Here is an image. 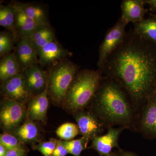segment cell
Listing matches in <instances>:
<instances>
[{
    "mask_svg": "<svg viewBox=\"0 0 156 156\" xmlns=\"http://www.w3.org/2000/svg\"><path fill=\"white\" fill-rule=\"evenodd\" d=\"M27 151L25 147L16 149L8 150L5 156H25Z\"/></svg>",
    "mask_w": 156,
    "mask_h": 156,
    "instance_id": "f1b7e54d",
    "label": "cell"
},
{
    "mask_svg": "<svg viewBox=\"0 0 156 156\" xmlns=\"http://www.w3.org/2000/svg\"><path fill=\"white\" fill-rule=\"evenodd\" d=\"M1 91L5 98L24 104L31 95L26 87L22 73L2 82Z\"/></svg>",
    "mask_w": 156,
    "mask_h": 156,
    "instance_id": "52a82bcc",
    "label": "cell"
},
{
    "mask_svg": "<svg viewBox=\"0 0 156 156\" xmlns=\"http://www.w3.org/2000/svg\"><path fill=\"white\" fill-rule=\"evenodd\" d=\"M68 152L65 147L62 144L61 140H58V144L53 151L52 156H66Z\"/></svg>",
    "mask_w": 156,
    "mask_h": 156,
    "instance_id": "83f0119b",
    "label": "cell"
},
{
    "mask_svg": "<svg viewBox=\"0 0 156 156\" xmlns=\"http://www.w3.org/2000/svg\"><path fill=\"white\" fill-rule=\"evenodd\" d=\"M140 127L145 132L156 134V101L149 105L143 114Z\"/></svg>",
    "mask_w": 156,
    "mask_h": 156,
    "instance_id": "44dd1931",
    "label": "cell"
},
{
    "mask_svg": "<svg viewBox=\"0 0 156 156\" xmlns=\"http://www.w3.org/2000/svg\"><path fill=\"white\" fill-rule=\"evenodd\" d=\"M16 11L14 4L1 5L0 8V25L11 32L15 37L17 36L15 29Z\"/></svg>",
    "mask_w": 156,
    "mask_h": 156,
    "instance_id": "d6986e66",
    "label": "cell"
},
{
    "mask_svg": "<svg viewBox=\"0 0 156 156\" xmlns=\"http://www.w3.org/2000/svg\"><path fill=\"white\" fill-rule=\"evenodd\" d=\"M22 72L14 53L2 57L0 61V80L2 83Z\"/></svg>",
    "mask_w": 156,
    "mask_h": 156,
    "instance_id": "2e32d148",
    "label": "cell"
},
{
    "mask_svg": "<svg viewBox=\"0 0 156 156\" xmlns=\"http://www.w3.org/2000/svg\"><path fill=\"white\" fill-rule=\"evenodd\" d=\"M154 16H155V18L156 19V15H154Z\"/></svg>",
    "mask_w": 156,
    "mask_h": 156,
    "instance_id": "836d02e7",
    "label": "cell"
},
{
    "mask_svg": "<svg viewBox=\"0 0 156 156\" xmlns=\"http://www.w3.org/2000/svg\"><path fill=\"white\" fill-rule=\"evenodd\" d=\"M101 80L98 71L84 69L77 73L66 92L65 108L75 113L82 111L95 97Z\"/></svg>",
    "mask_w": 156,
    "mask_h": 156,
    "instance_id": "3957f363",
    "label": "cell"
},
{
    "mask_svg": "<svg viewBox=\"0 0 156 156\" xmlns=\"http://www.w3.org/2000/svg\"><path fill=\"white\" fill-rule=\"evenodd\" d=\"M14 5L16 9L15 29L17 36L20 38H30L39 24L24 13L19 3H15Z\"/></svg>",
    "mask_w": 156,
    "mask_h": 156,
    "instance_id": "9a60e30c",
    "label": "cell"
},
{
    "mask_svg": "<svg viewBox=\"0 0 156 156\" xmlns=\"http://www.w3.org/2000/svg\"><path fill=\"white\" fill-rule=\"evenodd\" d=\"M22 70L39 62L38 52L30 38H21L14 52Z\"/></svg>",
    "mask_w": 156,
    "mask_h": 156,
    "instance_id": "30bf717a",
    "label": "cell"
},
{
    "mask_svg": "<svg viewBox=\"0 0 156 156\" xmlns=\"http://www.w3.org/2000/svg\"><path fill=\"white\" fill-rule=\"evenodd\" d=\"M77 125L73 123H65L59 126L56 131V134L65 141L71 140L79 134Z\"/></svg>",
    "mask_w": 156,
    "mask_h": 156,
    "instance_id": "cb8c5ba5",
    "label": "cell"
},
{
    "mask_svg": "<svg viewBox=\"0 0 156 156\" xmlns=\"http://www.w3.org/2000/svg\"><path fill=\"white\" fill-rule=\"evenodd\" d=\"M124 128H110L106 134L96 136L92 140L91 147L100 156H107L111 153L114 147H119V137Z\"/></svg>",
    "mask_w": 156,
    "mask_h": 156,
    "instance_id": "8fae6325",
    "label": "cell"
},
{
    "mask_svg": "<svg viewBox=\"0 0 156 156\" xmlns=\"http://www.w3.org/2000/svg\"><path fill=\"white\" fill-rule=\"evenodd\" d=\"M26 87L31 95H38L47 89L48 75L37 64L22 70Z\"/></svg>",
    "mask_w": 156,
    "mask_h": 156,
    "instance_id": "9c48e42d",
    "label": "cell"
},
{
    "mask_svg": "<svg viewBox=\"0 0 156 156\" xmlns=\"http://www.w3.org/2000/svg\"><path fill=\"white\" fill-rule=\"evenodd\" d=\"M134 32L145 40L156 42V20L143 19L134 23Z\"/></svg>",
    "mask_w": 156,
    "mask_h": 156,
    "instance_id": "ffe728a7",
    "label": "cell"
},
{
    "mask_svg": "<svg viewBox=\"0 0 156 156\" xmlns=\"http://www.w3.org/2000/svg\"><path fill=\"white\" fill-rule=\"evenodd\" d=\"M147 2L149 3L151 6L153 7L154 9H156V0H153V1H147Z\"/></svg>",
    "mask_w": 156,
    "mask_h": 156,
    "instance_id": "1f68e13d",
    "label": "cell"
},
{
    "mask_svg": "<svg viewBox=\"0 0 156 156\" xmlns=\"http://www.w3.org/2000/svg\"><path fill=\"white\" fill-rule=\"evenodd\" d=\"M0 122L6 132L14 131L24 119L26 115L24 104L5 98L1 102Z\"/></svg>",
    "mask_w": 156,
    "mask_h": 156,
    "instance_id": "5b68a950",
    "label": "cell"
},
{
    "mask_svg": "<svg viewBox=\"0 0 156 156\" xmlns=\"http://www.w3.org/2000/svg\"><path fill=\"white\" fill-rule=\"evenodd\" d=\"M147 41L134 31L126 33L101 69L136 102L147 97L156 76V59Z\"/></svg>",
    "mask_w": 156,
    "mask_h": 156,
    "instance_id": "6da1fadb",
    "label": "cell"
},
{
    "mask_svg": "<svg viewBox=\"0 0 156 156\" xmlns=\"http://www.w3.org/2000/svg\"><path fill=\"white\" fill-rule=\"evenodd\" d=\"M8 149L4 146L0 144V156H5Z\"/></svg>",
    "mask_w": 156,
    "mask_h": 156,
    "instance_id": "4dcf8cb0",
    "label": "cell"
},
{
    "mask_svg": "<svg viewBox=\"0 0 156 156\" xmlns=\"http://www.w3.org/2000/svg\"><path fill=\"white\" fill-rule=\"evenodd\" d=\"M127 23L120 18L112 27L107 32L99 50L98 66L102 69L108 56L122 42Z\"/></svg>",
    "mask_w": 156,
    "mask_h": 156,
    "instance_id": "8992f818",
    "label": "cell"
},
{
    "mask_svg": "<svg viewBox=\"0 0 156 156\" xmlns=\"http://www.w3.org/2000/svg\"><path fill=\"white\" fill-rule=\"evenodd\" d=\"M120 156H137L133 153L130 152L125 151L122 150H120Z\"/></svg>",
    "mask_w": 156,
    "mask_h": 156,
    "instance_id": "f546056e",
    "label": "cell"
},
{
    "mask_svg": "<svg viewBox=\"0 0 156 156\" xmlns=\"http://www.w3.org/2000/svg\"><path fill=\"white\" fill-rule=\"evenodd\" d=\"M74 118L80 133L89 140L99 136L103 131L104 124L95 114L80 111L75 113Z\"/></svg>",
    "mask_w": 156,
    "mask_h": 156,
    "instance_id": "ba28073f",
    "label": "cell"
},
{
    "mask_svg": "<svg viewBox=\"0 0 156 156\" xmlns=\"http://www.w3.org/2000/svg\"><path fill=\"white\" fill-rule=\"evenodd\" d=\"M89 140L87 137L82 136L79 139L62 141V142L67 149L68 154L74 156H81L82 151L87 148Z\"/></svg>",
    "mask_w": 156,
    "mask_h": 156,
    "instance_id": "603a6c76",
    "label": "cell"
},
{
    "mask_svg": "<svg viewBox=\"0 0 156 156\" xmlns=\"http://www.w3.org/2000/svg\"><path fill=\"white\" fill-rule=\"evenodd\" d=\"M12 134H14L23 144L36 141L39 137V129L31 120L28 119L22 125L16 128Z\"/></svg>",
    "mask_w": 156,
    "mask_h": 156,
    "instance_id": "e0dca14e",
    "label": "cell"
},
{
    "mask_svg": "<svg viewBox=\"0 0 156 156\" xmlns=\"http://www.w3.org/2000/svg\"><path fill=\"white\" fill-rule=\"evenodd\" d=\"M76 65L63 59L53 65L48 75V94L54 103H63L70 85L76 74Z\"/></svg>",
    "mask_w": 156,
    "mask_h": 156,
    "instance_id": "277c9868",
    "label": "cell"
},
{
    "mask_svg": "<svg viewBox=\"0 0 156 156\" xmlns=\"http://www.w3.org/2000/svg\"><path fill=\"white\" fill-rule=\"evenodd\" d=\"M0 144L8 150L16 149L24 147L23 144L14 134L5 132L0 135Z\"/></svg>",
    "mask_w": 156,
    "mask_h": 156,
    "instance_id": "484cf974",
    "label": "cell"
},
{
    "mask_svg": "<svg viewBox=\"0 0 156 156\" xmlns=\"http://www.w3.org/2000/svg\"><path fill=\"white\" fill-rule=\"evenodd\" d=\"M15 36L13 34L7 32L0 33V56L9 54V52L14 48Z\"/></svg>",
    "mask_w": 156,
    "mask_h": 156,
    "instance_id": "d4e9b609",
    "label": "cell"
},
{
    "mask_svg": "<svg viewBox=\"0 0 156 156\" xmlns=\"http://www.w3.org/2000/svg\"><path fill=\"white\" fill-rule=\"evenodd\" d=\"M144 2L141 0H125L122 3L121 19L128 24L131 22L134 23L143 20L146 10L144 7Z\"/></svg>",
    "mask_w": 156,
    "mask_h": 156,
    "instance_id": "5bb4252c",
    "label": "cell"
},
{
    "mask_svg": "<svg viewBox=\"0 0 156 156\" xmlns=\"http://www.w3.org/2000/svg\"><path fill=\"white\" fill-rule=\"evenodd\" d=\"M39 62L47 66L65 59L72 53L63 48L56 40L48 43L38 51Z\"/></svg>",
    "mask_w": 156,
    "mask_h": 156,
    "instance_id": "7c38bea8",
    "label": "cell"
},
{
    "mask_svg": "<svg viewBox=\"0 0 156 156\" xmlns=\"http://www.w3.org/2000/svg\"><path fill=\"white\" fill-rule=\"evenodd\" d=\"M18 3L24 13L37 24L48 23L47 13L41 6L33 4Z\"/></svg>",
    "mask_w": 156,
    "mask_h": 156,
    "instance_id": "7402d4cb",
    "label": "cell"
},
{
    "mask_svg": "<svg viewBox=\"0 0 156 156\" xmlns=\"http://www.w3.org/2000/svg\"><path fill=\"white\" fill-rule=\"evenodd\" d=\"M48 89L42 93L33 95L29 100L27 115L29 119L45 123L49 107Z\"/></svg>",
    "mask_w": 156,
    "mask_h": 156,
    "instance_id": "4fadbf2b",
    "label": "cell"
},
{
    "mask_svg": "<svg viewBox=\"0 0 156 156\" xmlns=\"http://www.w3.org/2000/svg\"><path fill=\"white\" fill-rule=\"evenodd\" d=\"M38 51L48 43L55 40V34L49 23L39 24L30 38Z\"/></svg>",
    "mask_w": 156,
    "mask_h": 156,
    "instance_id": "ac0fdd59",
    "label": "cell"
},
{
    "mask_svg": "<svg viewBox=\"0 0 156 156\" xmlns=\"http://www.w3.org/2000/svg\"><path fill=\"white\" fill-rule=\"evenodd\" d=\"M94 98L95 114L104 124L125 125L131 122L130 104L121 87L113 81L99 87Z\"/></svg>",
    "mask_w": 156,
    "mask_h": 156,
    "instance_id": "7a4b0ae2",
    "label": "cell"
},
{
    "mask_svg": "<svg viewBox=\"0 0 156 156\" xmlns=\"http://www.w3.org/2000/svg\"><path fill=\"white\" fill-rule=\"evenodd\" d=\"M107 156H118L115 153L112 152L110 154H109Z\"/></svg>",
    "mask_w": 156,
    "mask_h": 156,
    "instance_id": "d6a6232c",
    "label": "cell"
},
{
    "mask_svg": "<svg viewBox=\"0 0 156 156\" xmlns=\"http://www.w3.org/2000/svg\"><path fill=\"white\" fill-rule=\"evenodd\" d=\"M58 143V140L51 139L46 142L40 143L37 145H36L35 148L44 156H52Z\"/></svg>",
    "mask_w": 156,
    "mask_h": 156,
    "instance_id": "4316f807",
    "label": "cell"
}]
</instances>
